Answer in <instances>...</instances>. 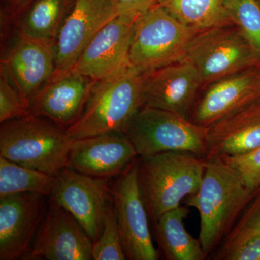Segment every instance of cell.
Masks as SVG:
<instances>
[{"label": "cell", "instance_id": "cell-12", "mask_svg": "<svg viewBox=\"0 0 260 260\" xmlns=\"http://www.w3.org/2000/svg\"><path fill=\"white\" fill-rule=\"evenodd\" d=\"M138 18L119 15L111 20L89 43L70 71L98 81L132 67L130 47Z\"/></svg>", "mask_w": 260, "mask_h": 260}, {"label": "cell", "instance_id": "cell-1", "mask_svg": "<svg viewBox=\"0 0 260 260\" xmlns=\"http://www.w3.org/2000/svg\"><path fill=\"white\" fill-rule=\"evenodd\" d=\"M254 193L221 158L206 160L199 189L184 203L199 213V240L207 255L214 253L232 232Z\"/></svg>", "mask_w": 260, "mask_h": 260}, {"label": "cell", "instance_id": "cell-32", "mask_svg": "<svg viewBox=\"0 0 260 260\" xmlns=\"http://www.w3.org/2000/svg\"><path fill=\"white\" fill-rule=\"evenodd\" d=\"M258 2H259V5H260V0H258Z\"/></svg>", "mask_w": 260, "mask_h": 260}, {"label": "cell", "instance_id": "cell-21", "mask_svg": "<svg viewBox=\"0 0 260 260\" xmlns=\"http://www.w3.org/2000/svg\"><path fill=\"white\" fill-rule=\"evenodd\" d=\"M189 213L187 206L169 210L154 224L159 254L167 260H204L205 254L199 239L193 237L184 226V220Z\"/></svg>", "mask_w": 260, "mask_h": 260}, {"label": "cell", "instance_id": "cell-13", "mask_svg": "<svg viewBox=\"0 0 260 260\" xmlns=\"http://www.w3.org/2000/svg\"><path fill=\"white\" fill-rule=\"evenodd\" d=\"M47 197L34 192L0 197V259H22L30 250L47 212Z\"/></svg>", "mask_w": 260, "mask_h": 260}, {"label": "cell", "instance_id": "cell-24", "mask_svg": "<svg viewBox=\"0 0 260 260\" xmlns=\"http://www.w3.org/2000/svg\"><path fill=\"white\" fill-rule=\"evenodd\" d=\"M225 8L237 27L260 54V5L258 0H225Z\"/></svg>", "mask_w": 260, "mask_h": 260}, {"label": "cell", "instance_id": "cell-4", "mask_svg": "<svg viewBox=\"0 0 260 260\" xmlns=\"http://www.w3.org/2000/svg\"><path fill=\"white\" fill-rule=\"evenodd\" d=\"M73 142L66 129L35 114L0 126V156L54 177L68 167Z\"/></svg>", "mask_w": 260, "mask_h": 260}, {"label": "cell", "instance_id": "cell-8", "mask_svg": "<svg viewBox=\"0 0 260 260\" xmlns=\"http://www.w3.org/2000/svg\"><path fill=\"white\" fill-rule=\"evenodd\" d=\"M113 204L126 259L157 260L149 227L148 210L138 179V158L118 176L112 188Z\"/></svg>", "mask_w": 260, "mask_h": 260}, {"label": "cell", "instance_id": "cell-14", "mask_svg": "<svg viewBox=\"0 0 260 260\" xmlns=\"http://www.w3.org/2000/svg\"><path fill=\"white\" fill-rule=\"evenodd\" d=\"M260 99V64L227 75L201 89L189 119L208 127Z\"/></svg>", "mask_w": 260, "mask_h": 260}, {"label": "cell", "instance_id": "cell-6", "mask_svg": "<svg viewBox=\"0 0 260 260\" xmlns=\"http://www.w3.org/2000/svg\"><path fill=\"white\" fill-rule=\"evenodd\" d=\"M197 32L155 5L137 20L129 51L132 67L145 74L184 60Z\"/></svg>", "mask_w": 260, "mask_h": 260}, {"label": "cell", "instance_id": "cell-20", "mask_svg": "<svg viewBox=\"0 0 260 260\" xmlns=\"http://www.w3.org/2000/svg\"><path fill=\"white\" fill-rule=\"evenodd\" d=\"M73 0H31L11 15L19 37L54 44Z\"/></svg>", "mask_w": 260, "mask_h": 260}, {"label": "cell", "instance_id": "cell-5", "mask_svg": "<svg viewBox=\"0 0 260 260\" xmlns=\"http://www.w3.org/2000/svg\"><path fill=\"white\" fill-rule=\"evenodd\" d=\"M124 133L139 156L178 151L206 158V128L176 113L143 106Z\"/></svg>", "mask_w": 260, "mask_h": 260}, {"label": "cell", "instance_id": "cell-25", "mask_svg": "<svg viewBox=\"0 0 260 260\" xmlns=\"http://www.w3.org/2000/svg\"><path fill=\"white\" fill-rule=\"evenodd\" d=\"M93 260H126L113 203L109 207L100 237L93 242Z\"/></svg>", "mask_w": 260, "mask_h": 260}, {"label": "cell", "instance_id": "cell-23", "mask_svg": "<svg viewBox=\"0 0 260 260\" xmlns=\"http://www.w3.org/2000/svg\"><path fill=\"white\" fill-rule=\"evenodd\" d=\"M55 177L0 156V197L23 192L50 197Z\"/></svg>", "mask_w": 260, "mask_h": 260}, {"label": "cell", "instance_id": "cell-3", "mask_svg": "<svg viewBox=\"0 0 260 260\" xmlns=\"http://www.w3.org/2000/svg\"><path fill=\"white\" fill-rule=\"evenodd\" d=\"M205 166V158L185 152L140 156L138 179L151 222L155 224L162 214L198 191Z\"/></svg>", "mask_w": 260, "mask_h": 260}, {"label": "cell", "instance_id": "cell-30", "mask_svg": "<svg viewBox=\"0 0 260 260\" xmlns=\"http://www.w3.org/2000/svg\"><path fill=\"white\" fill-rule=\"evenodd\" d=\"M119 15L138 18L158 5L159 0H112Z\"/></svg>", "mask_w": 260, "mask_h": 260}, {"label": "cell", "instance_id": "cell-29", "mask_svg": "<svg viewBox=\"0 0 260 260\" xmlns=\"http://www.w3.org/2000/svg\"><path fill=\"white\" fill-rule=\"evenodd\" d=\"M213 257L216 260H260V234L235 245L218 248Z\"/></svg>", "mask_w": 260, "mask_h": 260}, {"label": "cell", "instance_id": "cell-19", "mask_svg": "<svg viewBox=\"0 0 260 260\" xmlns=\"http://www.w3.org/2000/svg\"><path fill=\"white\" fill-rule=\"evenodd\" d=\"M205 160L234 156L260 147V99L206 128Z\"/></svg>", "mask_w": 260, "mask_h": 260}, {"label": "cell", "instance_id": "cell-18", "mask_svg": "<svg viewBox=\"0 0 260 260\" xmlns=\"http://www.w3.org/2000/svg\"><path fill=\"white\" fill-rule=\"evenodd\" d=\"M1 64L30 104L32 98L55 71L53 44L17 36L8 54L2 59Z\"/></svg>", "mask_w": 260, "mask_h": 260}, {"label": "cell", "instance_id": "cell-10", "mask_svg": "<svg viewBox=\"0 0 260 260\" xmlns=\"http://www.w3.org/2000/svg\"><path fill=\"white\" fill-rule=\"evenodd\" d=\"M119 15L112 0H73L53 44L55 71H70L92 39Z\"/></svg>", "mask_w": 260, "mask_h": 260}, {"label": "cell", "instance_id": "cell-26", "mask_svg": "<svg viewBox=\"0 0 260 260\" xmlns=\"http://www.w3.org/2000/svg\"><path fill=\"white\" fill-rule=\"evenodd\" d=\"M30 104L15 86L1 64L0 68V123L30 115Z\"/></svg>", "mask_w": 260, "mask_h": 260}, {"label": "cell", "instance_id": "cell-28", "mask_svg": "<svg viewBox=\"0 0 260 260\" xmlns=\"http://www.w3.org/2000/svg\"><path fill=\"white\" fill-rule=\"evenodd\" d=\"M232 167L243 183L250 190L255 191L260 186V147L242 155L220 157Z\"/></svg>", "mask_w": 260, "mask_h": 260}, {"label": "cell", "instance_id": "cell-17", "mask_svg": "<svg viewBox=\"0 0 260 260\" xmlns=\"http://www.w3.org/2000/svg\"><path fill=\"white\" fill-rule=\"evenodd\" d=\"M95 82L73 71L54 74L32 98L30 113L68 129L79 117Z\"/></svg>", "mask_w": 260, "mask_h": 260}, {"label": "cell", "instance_id": "cell-22", "mask_svg": "<svg viewBox=\"0 0 260 260\" xmlns=\"http://www.w3.org/2000/svg\"><path fill=\"white\" fill-rule=\"evenodd\" d=\"M225 1L159 0L158 5L180 23L199 32L232 24L225 8Z\"/></svg>", "mask_w": 260, "mask_h": 260}, {"label": "cell", "instance_id": "cell-11", "mask_svg": "<svg viewBox=\"0 0 260 260\" xmlns=\"http://www.w3.org/2000/svg\"><path fill=\"white\" fill-rule=\"evenodd\" d=\"M93 242L74 216L50 198L25 260H92Z\"/></svg>", "mask_w": 260, "mask_h": 260}, {"label": "cell", "instance_id": "cell-31", "mask_svg": "<svg viewBox=\"0 0 260 260\" xmlns=\"http://www.w3.org/2000/svg\"><path fill=\"white\" fill-rule=\"evenodd\" d=\"M30 1L31 0H5V10L10 14L13 15Z\"/></svg>", "mask_w": 260, "mask_h": 260}, {"label": "cell", "instance_id": "cell-15", "mask_svg": "<svg viewBox=\"0 0 260 260\" xmlns=\"http://www.w3.org/2000/svg\"><path fill=\"white\" fill-rule=\"evenodd\" d=\"M138 156L123 132H111L73 140L68 167L99 179L118 177Z\"/></svg>", "mask_w": 260, "mask_h": 260}, {"label": "cell", "instance_id": "cell-27", "mask_svg": "<svg viewBox=\"0 0 260 260\" xmlns=\"http://www.w3.org/2000/svg\"><path fill=\"white\" fill-rule=\"evenodd\" d=\"M260 234V186L255 191L251 201L239 217L232 232L218 248H226L235 245L248 238Z\"/></svg>", "mask_w": 260, "mask_h": 260}, {"label": "cell", "instance_id": "cell-9", "mask_svg": "<svg viewBox=\"0 0 260 260\" xmlns=\"http://www.w3.org/2000/svg\"><path fill=\"white\" fill-rule=\"evenodd\" d=\"M50 198L76 218L93 242L98 240L113 203L109 179L89 177L67 167L55 176Z\"/></svg>", "mask_w": 260, "mask_h": 260}, {"label": "cell", "instance_id": "cell-2", "mask_svg": "<svg viewBox=\"0 0 260 260\" xmlns=\"http://www.w3.org/2000/svg\"><path fill=\"white\" fill-rule=\"evenodd\" d=\"M143 74L133 67L94 84L81 114L66 129L72 140L123 132L144 106Z\"/></svg>", "mask_w": 260, "mask_h": 260}, {"label": "cell", "instance_id": "cell-7", "mask_svg": "<svg viewBox=\"0 0 260 260\" xmlns=\"http://www.w3.org/2000/svg\"><path fill=\"white\" fill-rule=\"evenodd\" d=\"M185 60L194 67L202 88L215 80L260 64V54L233 24L197 32Z\"/></svg>", "mask_w": 260, "mask_h": 260}, {"label": "cell", "instance_id": "cell-16", "mask_svg": "<svg viewBox=\"0 0 260 260\" xmlns=\"http://www.w3.org/2000/svg\"><path fill=\"white\" fill-rule=\"evenodd\" d=\"M142 88L144 106L189 118L202 83L194 67L184 59L143 74Z\"/></svg>", "mask_w": 260, "mask_h": 260}]
</instances>
